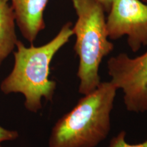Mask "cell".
<instances>
[{"mask_svg": "<svg viewBox=\"0 0 147 147\" xmlns=\"http://www.w3.org/2000/svg\"><path fill=\"white\" fill-rule=\"evenodd\" d=\"M0 147H1V144H0Z\"/></svg>", "mask_w": 147, "mask_h": 147, "instance_id": "12", "label": "cell"}, {"mask_svg": "<svg viewBox=\"0 0 147 147\" xmlns=\"http://www.w3.org/2000/svg\"><path fill=\"white\" fill-rule=\"evenodd\" d=\"M77 20L72 27L74 51L79 58L78 92L87 95L101 83L99 74L103 59L114 49L109 40L104 8L97 0H72Z\"/></svg>", "mask_w": 147, "mask_h": 147, "instance_id": "3", "label": "cell"}, {"mask_svg": "<svg viewBox=\"0 0 147 147\" xmlns=\"http://www.w3.org/2000/svg\"><path fill=\"white\" fill-rule=\"evenodd\" d=\"M107 65L110 81L123 92L127 110L147 112V51L135 58L120 53L110 58Z\"/></svg>", "mask_w": 147, "mask_h": 147, "instance_id": "4", "label": "cell"}, {"mask_svg": "<svg viewBox=\"0 0 147 147\" xmlns=\"http://www.w3.org/2000/svg\"><path fill=\"white\" fill-rule=\"evenodd\" d=\"M117 91L111 81L101 82L96 89L84 95L55 124L49 147H96L100 144L110 131Z\"/></svg>", "mask_w": 147, "mask_h": 147, "instance_id": "2", "label": "cell"}, {"mask_svg": "<svg viewBox=\"0 0 147 147\" xmlns=\"http://www.w3.org/2000/svg\"><path fill=\"white\" fill-rule=\"evenodd\" d=\"M126 132L121 131L110 140L108 147H147V140L139 144H130L125 140Z\"/></svg>", "mask_w": 147, "mask_h": 147, "instance_id": "8", "label": "cell"}, {"mask_svg": "<svg viewBox=\"0 0 147 147\" xmlns=\"http://www.w3.org/2000/svg\"><path fill=\"white\" fill-rule=\"evenodd\" d=\"M140 1H142V2H144V3H146V4H147V0H140Z\"/></svg>", "mask_w": 147, "mask_h": 147, "instance_id": "11", "label": "cell"}, {"mask_svg": "<svg viewBox=\"0 0 147 147\" xmlns=\"http://www.w3.org/2000/svg\"><path fill=\"white\" fill-rule=\"evenodd\" d=\"M109 39L127 36L134 53L147 46V4L140 0H113L106 20Z\"/></svg>", "mask_w": 147, "mask_h": 147, "instance_id": "5", "label": "cell"}, {"mask_svg": "<svg viewBox=\"0 0 147 147\" xmlns=\"http://www.w3.org/2000/svg\"><path fill=\"white\" fill-rule=\"evenodd\" d=\"M97 1L101 3V5H102L104 10H105V12H109L113 0H97Z\"/></svg>", "mask_w": 147, "mask_h": 147, "instance_id": "10", "label": "cell"}, {"mask_svg": "<svg viewBox=\"0 0 147 147\" xmlns=\"http://www.w3.org/2000/svg\"><path fill=\"white\" fill-rule=\"evenodd\" d=\"M9 0H0V65L16 47L15 17Z\"/></svg>", "mask_w": 147, "mask_h": 147, "instance_id": "7", "label": "cell"}, {"mask_svg": "<svg viewBox=\"0 0 147 147\" xmlns=\"http://www.w3.org/2000/svg\"><path fill=\"white\" fill-rule=\"evenodd\" d=\"M18 132L5 129L0 126V143L3 141L13 140L18 138Z\"/></svg>", "mask_w": 147, "mask_h": 147, "instance_id": "9", "label": "cell"}, {"mask_svg": "<svg viewBox=\"0 0 147 147\" xmlns=\"http://www.w3.org/2000/svg\"><path fill=\"white\" fill-rule=\"evenodd\" d=\"M73 35L71 23H67L53 39L40 47L32 45L26 47L18 40L14 67L1 82V91L5 94L22 93L25 97L26 109L32 113L39 111L42 99L52 101L56 89V82L49 79L51 61Z\"/></svg>", "mask_w": 147, "mask_h": 147, "instance_id": "1", "label": "cell"}, {"mask_svg": "<svg viewBox=\"0 0 147 147\" xmlns=\"http://www.w3.org/2000/svg\"><path fill=\"white\" fill-rule=\"evenodd\" d=\"M15 21L22 35L33 44L45 28L44 12L49 0H10Z\"/></svg>", "mask_w": 147, "mask_h": 147, "instance_id": "6", "label": "cell"}]
</instances>
